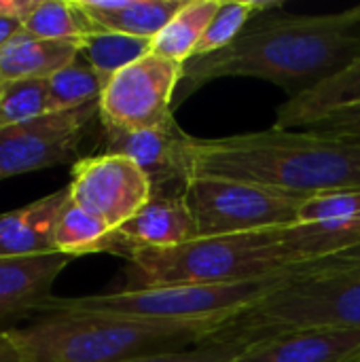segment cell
<instances>
[{
	"label": "cell",
	"mask_w": 360,
	"mask_h": 362,
	"mask_svg": "<svg viewBox=\"0 0 360 362\" xmlns=\"http://www.w3.org/2000/svg\"><path fill=\"white\" fill-rule=\"evenodd\" d=\"M102 123V121H100ZM104 153L132 159L151 180L153 193H185L193 176V136L172 117L163 125L125 129L102 123Z\"/></svg>",
	"instance_id": "11"
},
{
	"label": "cell",
	"mask_w": 360,
	"mask_h": 362,
	"mask_svg": "<svg viewBox=\"0 0 360 362\" xmlns=\"http://www.w3.org/2000/svg\"><path fill=\"white\" fill-rule=\"evenodd\" d=\"M53 110L79 108L91 102H100L106 83L102 76L81 57L47 78Z\"/></svg>",
	"instance_id": "24"
},
{
	"label": "cell",
	"mask_w": 360,
	"mask_h": 362,
	"mask_svg": "<svg viewBox=\"0 0 360 362\" xmlns=\"http://www.w3.org/2000/svg\"><path fill=\"white\" fill-rule=\"evenodd\" d=\"M282 6V2H272V0H221L210 25L206 28L195 55L193 57H204L212 55L225 47H229L250 23L252 17L274 13V8Z\"/></svg>",
	"instance_id": "23"
},
{
	"label": "cell",
	"mask_w": 360,
	"mask_h": 362,
	"mask_svg": "<svg viewBox=\"0 0 360 362\" xmlns=\"http://www.w3.org/2000/svg\"><path fill=\"white\" fill-rule=\"evenodd\" d=\"M2 89H4V83L0 81V95H2Z\"/></svg>",
	"instance_id": "32"
},
{
	"label": "cell",
	"mask_w": 360,
	"mask_h": 362,
	"mask_svg": "<svg viewBox=\"0 0 360 362\" xmlns=\"http://www.w3.org/2000/svg\"><path fill=\"white\" fill-rule=\"evenodd\" d=\"M70 261L62 252L0 259V333L51 297L53 282Z\"/></svg>",
	"instance_id": "13"
},
{
	"label": "cell",
	"mask_w": 360,
	"mask_h": 362,
	"mask_svg": "<svg viewBox=\"0 0 360 362\" xmlns=\"http://www.w3.org/2000/svg\"><path fill=\"white\" fill-rule=\"evenodd\" d=\"M127 263L129 288L238 284L291 274L310 265L280 240L278 229L197 238L174 248H136Z\"/></svg>",
	"instance_id": "4"
},
{
	"label": "cell",
	"mask_w": 360,
	"mask_h": 362,
	"mask_svg": "<svg viewBox=\"0 0 360 362\" xmlns=\"http://www.w3.org/2000/svg\"><path fill=\"white\" fill-rule=\"evenodd\" d=\"M193 174L265 185L295 195L360 189V140L310 129L250 132L219 140L193 138Z\"/></svg>",
	"instance_id": "2"
},
{
	"label": "cell",
	"mask_w": 360,
	"mask_h": 362,
	"mask_svg": "<svg viewBox=\"0 0 360 362\" xmlns=\"http://www.w3.org/2000/svg\"><path fill=\"white\" fill-rule=\"evenodd\" d=\"M320 327L360 329V265H303L225 331L261 339Z\"/></svg>",
	"instance_id": "5"
},
{
	"label": "cell",
	"mask_w": 360,
	"mask_h": 362,
	"mask_svg": "<svg viewBox=\"0 0 360 362\" xmlns=\"http://www.w3.org/2000/svg\"><path fill=\"white\" fill-rule=\"evenodd\" d=\"M320 265H360V244L352 246L344 252H337L333 257H327L323 261H316Z\"/></svg>",
	"instance_id": "30"
},
{
	"label": "cell",
	"mask_w": 360,
	"mask_h": 362,
	"mask_svg": "<svg viewBox=\"0 0 360 362\" xmlns=\"http://www.w3.org/2000/svg\"><path fill=\"white\" fill-rule=\"evenodd\" d=\"M68 195L72 204L119 229L146 206L153 187L132 159L102 153L72 165Z\"/></svg>",
	"instance_id": "10"
},
{
	"label": "cell",
	"mask_w": 360,
	"mask_h": 362,
	"mask_svg": "<svg viewBox=\"0 0 360 362\" xmlns=\"http://www.w3.org/2000/svg\"><path fill=\"white\" fill-rule=\"evenodd\" d=\"M95 115L100 102L0 127V180L70 161Z\"/></svg>",
	"instance_id": "9"
},
{
	"label": "cell",
	"mask_w": 360,
	"mask_h": 362,
	"mask_svg": "<svg viewBox=\"0 0 360 362\" xmlns=\"http://www.w3.org/2000/svg\"><path fill=\"white\" fill-rule=\"evenodd\" d=\"M23 32V19H17V17H0V49L13 40L17 34Z\"/></svg>",
	"instance_id": "29"
},
{
	"label": "cell",
	"mask_w": 360,
	"mask_h": 362,
	"mask_svg": "<svg viewBox=\"0 0 360 362\" xmlns=\"http://www.w3.org/2000/svg\"><path fill=\"white\" fill-rule=\"evenodd\" d=\"M36 0H0V17H17L23 19L32 8Z\"/></svg>",
	"instance_id": "28"
},
{
	"label": "cell",
	"mask_w": 360,
	"mask_h": 362,
	"mask_svg": "<svg viewBox=\"0 0 360 362\" xmlns=\"http://www.w3.org/2000/svg\"><path fill=\"white\" fill-rule=\"evenodd\" d=\"M182 72L185 64L151 51L108 81L100 98V121L125 129L163 125L174 117Z\"/></svg>",
	"instance_id": "8"
},
{
	"label": "cell",
	"mask_w": 360,
	"mask_h": 362,
	"mask_svg": "<svg viewBox=\"0 0 360 362\" xmlns=\"http://www.w3.org/2000/svg\"><path fill=\"white\" fill-rule=\"evenodd\" d=\"M360 57V4L327 15L255 19L229 47L185 64L174 108L199 87L227 76H252L299 95Z\"/></svg>",
	"instance_id": "1"
},
{
	"label": "cell",
	"mask_w": 360,
	"mask_h": 362,
	"mask_svg": "<svg viewBox=\"0 0 360 362\" xmlns=\"http://www.w3.org/2000/svg\"><path fill=\"white\" fill-rule=\"evenodd\" d=\"M352 106H360V57L316 87L289 98L278 108L274 127L303 129L337 110Z\"/></svg>",
	"instance_id": "16"
},
{
	"label": "cell",
	"mask_w": 360,
	"mask_h": 362,
	"mask_svg": "<svg viewBox=\"0 0 360 362\" xmlns=\"http://www.w3.org/2000/svg\"><path fill=\"white\" fill-rule=\"evenodd\" d=\"M93 30L155 38L187 0H76Z\"/></svg>",
	"instance_id": "17"
},
{
	"label": "cell",
	"mask_w": 360,
	"mask_h": 362,
	"mask_svg": "<svg viewBox=\"0 0 360 362\" xmlns=\"http://www.w3.org/2000/svg\"><path fill=\"white\" fill-rule=\"evenodd\" d=\"M236 362H360V329H299L250 341Z\"/></svg>",
	"instance_id": "12"
},
{
	"label": "cell",
	"mask_w": 360,
	"mask_h": 362,
	"mask_svg": "<svg viewBox=\"0 0 360 362\" xmlns=\"http://www.w3.org/2000/svg\"><path fill=\"white\" fill-rule=\"evenodd\" d=\"M303 129L325 134V136H337V138H350L360 140V106L337 110L329 117H325L318 123H312Z\"/></svg>",
	"instance_id": "27"
},
{
	"label": "cell",
	"mask_w": 360,
	"mask_h": 362,
	"mask_svg": "<svg viewBox=\"0 0 360 362\" xmlns=\"http://www.w3.org/2000/svg\"><path fill=\"white\" fill-rule=\"evenodd\" d=\"M76 57V40H47L21 32L0 49V81L13 83L25 78H49Z\"/></svg>",
	"instance_id": "18"
},
{
	"label": "cell",
	"mask_w": 360,
	"mask_h": 362,
	"mask_svg": "<svg viewBox=\"0 0 360 362\" xmlns=\"http://www.w3.org/2000/svg\"><path fill=\"white\" fill-rule=\"evenodd\" d=\"M0 362H23L19 352L15 350V346L11 344V339L0 333Z\"/></svg>",
	"instance_id": "31"
},
{
	"label": "cell",
	"mask_w": 360,
	"mask_h": 362,
	"mask_svg": "<svg viewBox=\"0 0 360 362\" xmlns=\"http://www.w3.org/2000/svg\"><path fill=\"white\" fill-rule=\"evenodd\" d=\"M250 337L231 333V331H221L214 337L187 348L178 352H168V354H153V356H142V358H132L123 362H236L244 350L250 346Z\"/></svg>",
	"instance_id": "26"
},
{
	"label": "cell",
	"mask_w": 360,
	"mask_h": 362,
	"mask_svg": "<svg viewBox=\"0 0 360 362\" xmlns=\"http://www.w3.org/2000/svg\"><path fill=\"white\" fill-rule=\"evenodd\" d=\"M293 274V272H291ZM289 274L252 282L214 284V286H151L125 288L108 295H89L57 299L49 297L36 312H83L163 322H208L229 327L257 301L272 293Z\"/></svg>",
	"instance_id": "6"
},
{
	"label": "cell",
	"mask_w": 360,
	"mask_h": 362,
	"mask_svg": "<svg viewBox=\"0 0 360 362\" xmlns=\"http://www.w3.org/2000/svg\"><path fill=\"white\" fill-rule=\"evenodd\" d=\"M221 0H187L168 25L153 38V53L187 64L210 25Z\"/></svg>",
	"instance_id": "20"
},
{
	"label": "cell",
	"mask_w": 360,
	"mask_h": 362,
	"mask_svg": "<svg viewBox=\"0 0 360 362\" xmlns=\"http://www.w3.org/2000/svg\"><path fill=\"white\" fill-rule=\"evenodd\" d=\"M68 199V189H62L19 210L0 214V259L55 252V223Z\"/></svg>",
	"instance_id": "15"
},
{
	"label": "cell",
	"mask_w": 360,
	"mask_h": 362,
	"mask_svg": "<svg viewBox=\"0 0 360 362\" xmlns=\"http://www.w3.org/2000/svg\"><path fill=\"white\" fill-rule=\"evenodd\" d=\"M53 244L55 252H62L70 259L98 252L123 257V240L117 229L108 227L102 218L93 216L70 199L55 223Z\"/></svg>",
	"instance_id": "19"
},
{
	"label": "cell",
	"mask_w": 360,
	"mask_h": 362,
	"mask_svg": "<svg viewBox=\"0 0 360 362\" xmlns=\"http://www.w3.org/2000/svg\"><path fill=\"white\" fill-rule=\"evenodd\" d=\"M53 112L47 78L4 83L0 95V127Z\"/></svg>",
	"instance_id": "25"
},
{
	"label": "cell",
	"mask_w": 360,
	"mask_h": 362,
	"mask_svg": "<svg viewBox=\"0 0 360 362\" xmlns=\"http://www.w3.org/2000/svg\"><path fill=\"white\" fill-rule=\"evenodd\" d=\"M225 327L208 322H163L83 312H40L21 327H8L23 362H123L193 348Z\"/></svg>",
	"instance_id": "3"
},
{
	"label": "cell",
	"mask_w": 360,
	"mask_h": 362,
	"mask_svg": "<svg viewBox=\"0 0 360 362\" xmlns=\"http://www.w3.org/2000/svg\"><path fill=\"white\" fill-rule=\"evenodd\" d=\"M23 32L47 40H81L95 32L76 0H36L23 17Z\"/></svg>",
	"instance_id": "22"
},
{
	"label": "cell",
	"mask_w": 360,
	"mask_h": 362,
	"mask_svg": "<svg viewBox=\"0 0 360 362\" xmlns=\"http://www.w3.org/2000/svg\"><path fill=\"white\" fill-rule=\"evenodd\" d=\"M185 197L195 218L197 238H225L293 227L306 202L303 195L208 174H193Z\"/></svg>",
	"instance_id": "7"
},
{
	"label": "cell",
	"mask_w": 360,
	"mask_h": 362,
	"mask_svg": "<svg viewBox=\"0 0 360 362\" xmlns=\"http://www.w3.org/2000/svg\"><path fill=\"white\" fill-rule=\"evenodd\" d=\"M153 51L151 38L95 30L79 40V57L85 59L108 85V81Z\"/></svg>",
	"instance_id": "21"
},
{
	"label": "cell",
	"mask_w": 360,
	"mask_h": 362,
	"mask_svg": "<svg viewBox=\"0 0 360 362\" xmlns=\"http://www.w3.org/2000/svg\"><path fill=\"white\" fill-rule=\"evenodd\" d=\"M123 240V257L136 248H174L197 240L195 218L185 193H153L146 206L117 229Z\"/></svg>",
	"instance_id": "14"
}]
</instances>
